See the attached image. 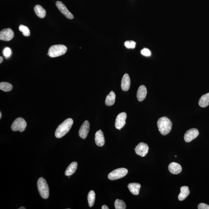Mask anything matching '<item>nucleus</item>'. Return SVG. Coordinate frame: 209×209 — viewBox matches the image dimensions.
I'll use <instances>...</instances> for the list:
<instances>
[{
  "mask_svg": "<svg viewBox=\"0 0 209 209\" xmlns=\"http://www.w3.org/2000/svg\"><path fill=\"white\" fill-rule=\"evenodd\" d=\"M199 104L202 107H206L209 105V93L204 95L201 97Z\"/></svg>",
  "mask_w": 209,
  "mask_h": 209,
  "instance_id": "nucleus-22",
  "label": "nucleus"
},
{
  "mask_svg": "<svg viewBox=\"0 0 209 209\" xmlns=\"http://www.w3.org/2000/svg\"><path fill=\"white\" fill-rule=\"evenodd\" d=\"M115 208L116 209H125L126 205L124 201L117 199L114 203Z\"/></svg>",
  "mask_w": 209,
  "mask_h": 209,
  "instance_id": "nucleus-25",
  "label": "nucleus"
},
{
  "mask_svg": "<svg viewBox=\"0 0 209 209\" xmlns=\"http://www.w3.org/2000/svg\"><path fill=\"white\" fill-rule=\"evenodd\" d=\"M141 185L139 183H131L128 185V188L131 193L134 195H137L139 194Z\"/></svg>",
  "mask_w": 209,
  "mask_h": 209,
  "instance_id": "nucleus-17",
  "label": "nucleus"
},
{
  "mask_svg": "<svg viewBox=\"0 0 209 209\" xmlns=\"http://www.w3.org/2000/svg\"><path fill=\"white\" fill-rule=\"evenodd\" d=\"M90 123L87 121H85L81 126L79 131V135L81 138L85 139L87 138L90 130Z\"/></svg>",
  "mask_w": 209,
  "mask_h": 209,
  "instance_id": "nucleus-12",
  "label": "nucleus"
},
{
  "mask_svg": "<svg viewBox=\"0 0 209 209\" xmlns=\"http://www.w3.org/2000/svg\"><path fill=\"white\" fill-rule=\"evenodd\" d=\"M2 117V113L1 112H0V119H1Z\"/></svg>",
  "mask_w": 209,
  "mask_h": 209,
  "instance_id": "nucleus-34",
  "label": "nucleus"
},
{
  "mask_svg": "<svg viewBox=\"0 0 209 209\" xmlns=\"http://www.w3.org/2000/svg\"><path fill=\"white\" fill-rule=\"evenodd\" d=\"M102 209H109V208H108V207L107 206L104 205L102 206Z\"/></svg>",
  "mask_w": 209,
  "mask_h": 209,
  "instance_id": "nucleus-31",
  "label": "nucleus"
},
{
  "mask_svg": "<svg viewBox=\"0 0 209 209\" xmlns=\"http://www.w3.org/2000/svg\"><path fill=\"white\" fill-rule=\"evenodd\" d=\"M14 36V32L11 29H4L0 32V40L9 41L13 38Z\"/></svg>",
  "mask_w": 209,
  "mask_h": 209,
  "instance_id": "nucleus-10",
  "label": "nucleus"
},
{
  "mask_svg": "<svg viewBox=\"0 0 209 209\" xmlns=\"http://www.w3.org/2000/svg\"><path fill=\"white\" fill-rule=\"evenodd\" d=\"M159 131L162 135L166 136L171 132L172 128V123L166 117L160 118L157 122Z\"/></svg>",
  "mask_w": 209,
  "mask_h": 209,
  "instance_id": "nucleus-2",
  "label": "nucleus"
},
{
  "mask_svg": "<svg viewBox=\"0 0 209 209\" xmlns=\"http://www.w3.org/2000/svg\"><path fill=\"white\" fill-rule=\"evenodd\" d=\"M168 169L171 174H178L182 171V167L180 165L176 162H172L168 167Z\"/></svg>",
  "mask_w": 209,
  "mask_h": 209,
  "instance_id": "nucleus-15",
  "label": "nucleus"
},
{
  "mask_svg": "<svg viewBox=\"0 0 209 209\" xmlns=\"http://www.w3.org/2000/svg\"><path fill=\"white\" fill-rule=\"evenodd\" d=\"M3 54L6 58H9L11 54V50L9 47H6L3 50Z\"/></svg>",
  "mask_w": 209,
  "mask_h": 209,
  "instance_id": "nucleus-28",
  "label": "nucleus"
},
{
  "mask_svg": "<svg viewBox=\"0 0 209 209\" xmlns=\"http://www.w3.org/2000/svg\"><path fill=\"white\" fill-rule=\"evenodd\" d=\"M27 126V122L22 117H18L12 123L11 128L13 131H19L20 132H22L25 130Z\"/></svg>",
  "mask_w": 209,
  "mask_h": 209,
  "instance_id": "nucleus-6",
  "label": "nucleus"
},
{
  "mask_svg": "<svg viewBox=\"0 0 209 209\" xmlns=\"http://www.w3.org/2000/svg\"><path fill=\"white\" fill-rule=\"evenodd\" d=\"M177 157V156H175V157Z\"/></svg>",
  "mask_w": 209,
  "mask_h": 209,
  "instance_id": "nucleus-35",
  "label": "nucleus"
},
{
  "mask_svg": "<svg viewBox=\"0 0 209 209\" xmlns=\"http://www.w3.org/2000/svg\"><path fill=\"white\" fill-rule=\"evenodd\" d=\"M37 185L38 192L42 198L44 199L48 198L49 195V190L46 180L43 177L39 178Z\"/></svg>",
  "mask_w": 209,
  "mask_h": 209,
  "instance_id": "nucleus-4",
  "label": "nucleus"
},
{
  "mask_svg": "<svg viewBox=\"0 0 209 209\" xmlns=\"http://www.w3.org/2000/svg\"><path fill=\"white\" fill-rule=\"evenodd\" d=\"M12 86L7 82H1L0 83V89L5 92H9L12 90Z\"/></svg>",
  "mask_w": 209,
  "mask_h": 209,
  "instance_id": "nucleus-24",
  "label": "nucleus"
},
{
  "mask_svg": "<svg viewBox=\"0 0 209 209\" xmlns=\"http://www.w3.org/2000/svg\"><path fill=\"white\" fill-rule=\"evenodd\" d=\"M124 45L127 48L134 49L135 48L136 43L133 41H127L125 42Z\"/></svg>",
  "mask_w": 209,
  "mask_h": 209,
  "instance_id": "nucleus-27",
  "label": "nucleus"
},
{
  "mask_svg": "<svg viewBox=\"0 0 209 209\" xmlns=\"http://www.w3.org/2000/svg\"><path fill=\"white\" fill-rule=\"evenodd\" d=\"M67 47L63 45H55L50 47L48 51V55L53 58L62 56L66 52Z\"/></svg>",
  "mask_w": 209,
  "mask_h": 209,
  "instance_id": "nucleus-3",
  "label": "nucleus"
},
{
  "mask_svg": "<svg viewBox=\"0 0 209 209\" xmlns=\"http://www.w3.org/2000/svg\"><path fill=\"white\" fill-rule=\"evenodd\" d=\"M128 170L126 168H117L110 173L108 175V179L112 181L116 180L124 177L127 174Z\"/></svg>",
  "mask_w": 209,
  "mask_h": 209,
  "instance_id": "nucleus-5",
  "label": "nucleus"
},
{
  "mask_svg": "<svg viewBox=\"0 0 209 209\" xmlns=\"http://www.w3.org/2000/svg\"><path fill=\"white\" fill-rule=\"evenodd\" d=\"M198 209H209V205L204 203H201L198 205Z\"/></svg>",
  "mask_w": 209,
  "mask_h": 209,
  "instance_id": "nucleus-30",
  "label": "nucleus"
},
{
  "mask_svg": "<svg viewBox=\"0 0 209 209\" xmlns=\"http://www.w3.org/2000/svg\"><path fill=\"white\" fill-rule=\"evenodd\" d=\"M147 93L146 87L144 85H141L139 87L137 93V100L139 102H142L145 99Z\"/></svg>",
  "mask_w": 209,
  "mask_h": 209,
  "instance_id": "nucleus-16",
  "label": "nucleus"
},
{
  "mask_svg": "<svg viewBox=\"0 0 209 209\" xmlns=\"http://www.w3.org/2000/svg\"><path fill=\"white\" fill-rule=\"evenodd\" d=\"M199 132L198 130L195 128H192L187 131L184 134V140L186 142H189L198 137Z\"/></svg>",
  "mask_w": 209,
  "mask_h": 209,
  "instance_id": "nucleus-11",
  "label": "nucleus"
},
{
  "mask_svg": "<svg viewBox=\"0 0 209 209\" xmlns=\"http://www.w3.org/2000/svg\"><path fill=\"white\" fill-rule=\"evenodd\" d=\"M141 54L143 56L146 57L150 56L151 55V52L150 50L147 48H144L141 51Z\"/></svg>",
  "mask_w": 209,
  "mask_h": 209,
  "instance_id": "nucleus-29",
  "label": "nucleus"
},
{
  "mask_svg": "<svg viewBox=\"0 0 209 209\" xmlns=\"http://www.w3.org/2000/svg\"><path fill=\"white\" fill-rule=\"evenodd\" d=\"M77 162H73L71 163L66 169L65 174L66 176H70L74 174L77 171Z\"/></svg>",
  "mask_w": 209,
  "mask_h": 209,
  "instance_id": "nucleus-18",
  "label": "nucleus"
},
{
  "mask_svg": "<svg viewBox=\"0 0 209 209\" xmlns=\"http://www.w3.org/2000/svg\"><path fill=\"white\" fill-rule=\"evenodd\" d=\"M181 192L178 196V199L180 201L184 200L190 193L189 187L187 186H184L181 188Z\"/></svg>",
  "mask_w": 209,
  "mask_h": 209,
  "instance_id": "nucleus-19",
  "label": "nucleus"
},
{
  "mask_svg": "<svg viewBox=\"0 0 209 209\" xmlns=\"http://www.w3.org/2000/svg\"><path fill=\"white\" fill-rule=\"evenodd\" d=\"M116 95L114 92L111 91L107 95L105 99V103L107 106H111L114 104L116 99Z\"/></svg>",
  "mask_w": 209,
  "mask_h": 209,
  "instance_id": "nucleus-21",
  "label": "nucleus"
},
{
  "mask_svg": "<svg viewBox=\"0 0 209 209\" xmlns=\"http://www.w3.org/2000/svg\"><path fill=\"white\" fill-rule=\"evenodd\" d=\"M127 118V114L124 112L119 113L117 117L115 122V127L117 129L120 130L124 127L126 124V120Z\"/></svg>",
  "mask_w": 209,
  "mask_h": 209,
  "instance_id": "nucleus-7",
  "label": "nucleus"
},
{
  "mask_svg": "<svg viewBox=\"0 0 209 209\" xmlns=\"http://www.w3.org/2000/svg\"><path fill=\"white\" fill-rule=\"evenodd\" d=\"M35 14L40 18H43L46 16V11L39 5H37L34 8Z\"/></svg>",
  "mask_w": 209,
  "mask_h": 209,
  "instance_id": "nucleus-20",
  "label": "nucleus"
},
{
  "mask_svg": "<svg viewBox=\"0 0 209 209\" xmlns=\"http://www.w3.org/2000/svg\"><path fill=\"white\" fill-rule=\"evenodd\" d=\"M19 209H25L26 208L23 207H21L20 208H18Z\"/></svg>",
  "mask_w": 209,
  "mask_h": 209,
  "instance_id": "nucleus-33",
  "label": "nucleus"
},
{
  "mask_svg": "<svg viewBox=\"0 0 209 209\" xmlns=\"http://www.w3.org/2000/svg\"><path fill=\"white\" fill-rule=\"evenodd\" d=\"M95 200V194L93 191H91L89 192L87 195V200H88L89 207H92L94 204Z\"/></svg>",
  "mask_w": 209,
  "mask_h": 209,
  "instance_id": "nucleus-23",
  "label": "nucleus"
},
{
  "mask_svg": "<svg viewBox=\"0 0 209 209\" xmlns=\"http://www.w3.org/2000/svg\"><path fill=\"white\" fill-rule=\"evenodd\" d=\"M0 59H1V60H0V63H1L3 61V58L2 57H0Z\"/></svg>",
  "mask_w": 209,
  "mask_h": 209,
  "instance_id": "nucleus-32",
  "label": "nucleus"
},
{
  "mask_svg": "<svg viewBox=\"0 0 209 209\" xmlns=\"http://www.w3.org/2000/svg\"><path fill=\"white\" fill-rule=\"evenodd\" d=\"M73 121L68 118L60 124L55 132V136L57 138H61L67 134L72 127Z\"/></svg>",
  "mask_w": 209,
  "mask_h": 209,
  "instance_id": "nucleus-1",
  "label": "nucleus"
},
{
  "mask_svg": "<svg viewBox=\"0 0 209 209\" xmlns=\"http://www.w3.org/2000/svg\"><path fill=\"white\" fill-rule=\"evenodd\" d=\"M56 6L60 11L65 17L69 19L74 18V16L68 10L67 8L61 1H57L56 2Z\"/></svg>",
  "mask_w": 209,
  "mask_h": 209,
  "instance_id": "nucleus-8",
  "label": "nucleus"
},
{
  "mask_svg": "<svg viewBox=\"0 0 209 209\" xmlns=\"http://www.w3.org/2000/svg\"><path fill=\"white\" fill-rule=\"evenodd\" d=\"M19 30L22 32V34L25 37H28L30 35V31L28 27L24 25H21L19 27Z\"/></svg>",
  "mask_w": 209,
  "mask_h": 209,
  "instance_id": "nucleus-26",
  "label": "nucleus"
},
{
  "mask_svg": "<svg viewBox=\"0 0 209 209\" xmlns=\"http://www.w3.org/2000/svg\"><path fill=\"white\" fill-rule=\"evenodd\" d=\"M136 153L142 157H144L148 153L149 150L148 146L146 143L141 142L134 149Z\"/></svg>",
  "mask_w": 209,
  "mask_h": 209,
  "instance_id": "nucleus-9",
  "label": "nucleus"
},
{
  "mask_svg": "<svg viewBox=\"0 0 209 209\" xmlns=\"http://www.w3.org/2000/svg\"><path fill=\"white\" fill-rule=\"evenodd\" d=\"M95 142L98 147H103L105 144V137L103 132L101 130L97 131L95 135Z\"/></svg>",
  "mask_w": 209,
  "mask_h": 209,
  "instance_id": "nucleus-13",
  "label": "nucleus"
},
{
  "mask_svg": "<svg viewBox=\"0 0 209 209\" xmlns=\"http://www.w3.org/2000/svg\"><path fill=\"white\" fill-rule=\"evenodd\" d=\"M131 80L130 77L127 74H124L121 81V87L124 91H127L130 88Z\"/></svg>",
  "mask_w": 209,
  "mask_h": 209,
  "instance_id": "nucleus-14",
  "label": "nucleus"
}]
</instances>
